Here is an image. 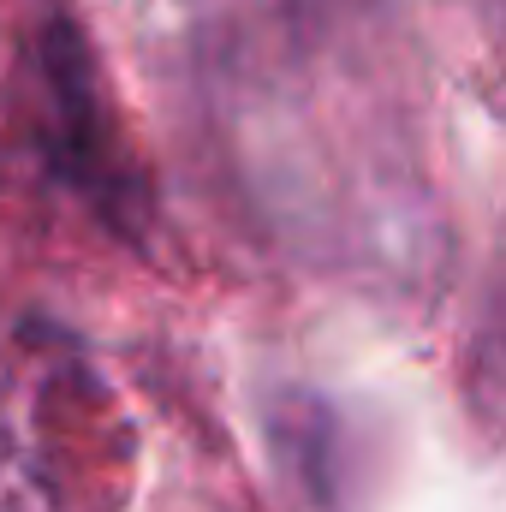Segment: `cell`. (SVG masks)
Returning <instances> with one entry per match:
<instances>
[{
    "label": "cell",
    "instance_id": "obj_1",
    "mask_svg": "<svg viewBox=\"0 0 506 512\" xmlns=\"http://www.w3.org/2000/svg\"><path fill=\"white\" fill-rule=\"evenodd\" d=\"M48 90H54V149L72 173V185L102 203V215H137L143 197H131L126 179L131 167L120 161V143L108 126V102H102V84H96V66H90V48L72 24H48Z\"/></svg>",
    "mask_w": 506,
    "mask_h": 512
}]
</instances>
